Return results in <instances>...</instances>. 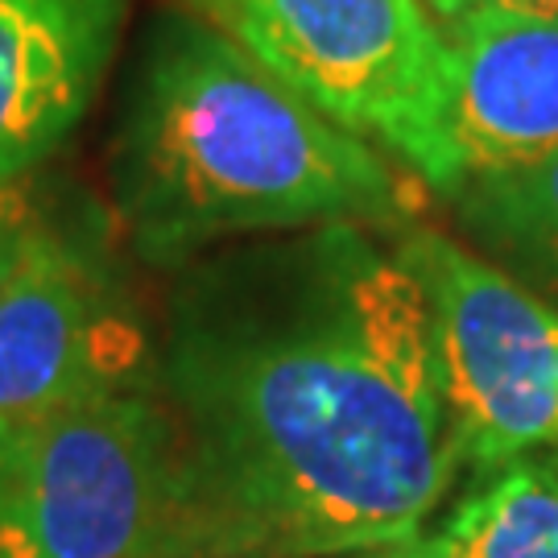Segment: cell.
Instances as JSON below:
<instances>
[{
	"mask_svg": "<svg viewBox=\"0 0 558 558\" xmlns=\"http://www.w3.org/2000/svg\"><path fill=\"white\" fill-rule=\"evenodd\" d=\"M158 398L179 430L186 558L393 550L463 468L430 306L364 223L182 265Z\"/></svg>",
	"mask_w": 558,
	"mask_h": 558,
	"instance_id": "6da1fadb",
	"label": "cell"
},
{
	"mask_svg": "<svg viewBox=\"0 0 558 558\" xmlns=\"http://www.w3.org/2000/svg\"><path fill=\"white\" fill-rule=\"evenodd\" d=\"M112 203L141 260L182 269L228 236L323 223L401 232L414 186L195 13H166L124 104Z\"/></svg>",
	"mask_w": 558,
	"mask_h": 558,
	"instance_id": "7a4b0ae2",
	"label": "cell"
},
{
	"mask_svg": "<svg viewBox=\"0 0 558 558\" xmlns=\"http://www.w3.org/2000/svg\"><path fill=\"white\" fill-rule=\"evenodd\" d=\"M0 558H186L179 430L158 393L0 418Z\"/></svg>",
	"mask_w": 558,
	"mask_h": 558,
	"instance_id": "3957f363",
	"label": "cell"
},
{
	"mask_svg": "<svg viewBox=\"0 0 558 558\" xmlns=\"http://www.w3.org/2000/svg\"><path fill=\"white\" fill-rule=\"evenodd\" d=\"M302 104L451 195L447 41L426 0H182Z\"/></svg>",
	"mask_w": 558,
	"mask_h": 558,
	"instance_id": "277c9868",
	"label": "cell"
},
{
	"mask_svg": "<svg viewBox=\"0 0 558 558\" xmlns=\"http://www.w3.org/2000/svg\"><path fill=\"white\" fill-rule=\"evenodd\" d=\"M422 286L459 459L497 472L558 447V311L439 228L393 232Z\"/></svg>",
	"mask_w": 558,
	"mask_h": 558,
	"instance_id": "5b68a950",
	"label": "cell"
},
{
	"mask_svg": "<svg viewBox=\"0 0 558 558\" xmlns=\"http://www.w3.org/2000/svg\"><path fill=\"white\" fill-rule=\"evenodd\" d=\"M158 393V336L96 223L41 207L0 281V418Z\"/></svg>",
	"mask_w": 558,
	"mask_h": 558,
	"instance_id": "8992f818",
	"label": "cell"
},
{
	"mask_svg": "<svg viewBox=\"0 0 558 558\" xmlns=\"http://www.w3.org/2000/svg\"><path fill=\"white\" fill-rule=\"evenodd\" d=\"M447 158L459 186L558 149V17L472 9L442 17ZM447 195V199H451Z\"/></svg>",
	"mask_w": 558,
	"mask_h": 558,
	"instance_id": "52a82bcc",
	"label": "cell"
},
{
	"mask_svg": "<svg viewBox=\"0 0 558 558\" xmlns=\"http://www.w3.org/2000/svg\"><path fill=\"white\" fill-rule=\"evenodd\" d=\"M133 0H0V179H34L100 96Z\"/></svg>",
	"mask_w": 558,
	"mask_h": 558,
	"instance_id": "ba28073f",
	"label": "cell"
},
{
	"mask_svg": "<svg viewBox=\"0 0 558 558\" xmlns=\"http://www.w3.org/2000/svg\"><path fill=\"white\" fill-rule=\"evenodd\" d=\"M430 558H558V463L513 459L418 538Z\"/></svg>",
	"mask_w": 558,
	"mask_h": 558,
	"instance_id": "9c48e42d",
	"label": "cell"
},
{
	"mask_svg": "<svg viewBox=\"0 0 558 558\" xmlns=\"http://www.w3.org/2000/svg\"><path fill=\"white\" fill-rule=\"evenodd\" d=\"M451 203L459 223L500 265L558 290V149L513 170L476 174Z\"/></svg>",
	"mask_w": 558,
	"mask_h": 558,
	"instance_id": "30bf717a",
	"label": "cell"
},
{
	"mask_svg": "<svg viewBox=\"0 0 558 558\" xmlns=\"http://www.w3.org/2000/svg\"><path fill=\"white\" fill-rule=\"evenodd\" d=\"M41 203L29 179H0V281L17 265L21 244L38 220Z\"/></svg>",
	"mask_w": 558,
	"mask_h": 558,
	"instance_id": "8fae6325",
	"label": "cell"
},
{
	"mask_svg": "<svg viewBox=\"0 0 558 558\" xmlns=\"http://www.w3.org/2000/svg\"><path fill=\"white\" fill-rule=\"evenodd\" d=\"M435 17H459L472 9H500V13H530V17H558V0H426Z\"/></svg>",
	"mask_w": 558,
	"mask_h": 558,
	"instance_id": "7c38bea8",
	"label": "cell"
},
{
	"mask_svg": "<svg viewBox=\"0 0 558 558\" xmlns=\"http://www.w3.org/2000/svg\"><path fill=\"white\" fill-rule=\"evenodd\" d=\"M380 558H430L426 550H422V542H405V546H393V550H377Z\"/></svg>",
	"mask_w": 558,
	"mask_h": 558,
	"instance_id": "4fadbf2b",
	"label": "cell"
},
{
	"mask_svg": "<svg viewBox=\"0 0 558 558\" xmlns=\"http://www.w3.org/2000/svg\"><path fill=\"white\" fill-rule=\"evenodd\" d=\"M352 558H380V555H377V550H373V555H352Z\"/></svg>",
	"mask_w": 558,
	"mask_h": 558,
	"instance_id": "5bb4252c",
	"label": "cell"
},
{
	"mask_svg": "<svg viewBox=\"0 0 558 558\" xmlns=\"http://www.w3.org/2000/svg\"><path fill=\"white\" fill-rule=\"evenodd\" d=\"M550 451H555V463H558V447H550Z\"/></svg>",
	"mask_w": 558,
	"mask_h": 558,
	"instance_id": "9a60e30c",
	"label": "cell"
}]
</instances>
